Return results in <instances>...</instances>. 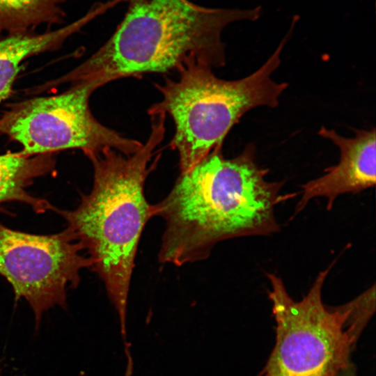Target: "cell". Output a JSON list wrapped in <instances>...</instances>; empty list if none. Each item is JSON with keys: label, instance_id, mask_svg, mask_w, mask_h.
<instances>
[{"label": "cell", "instance_id": "obj_1", "mask_svg": "<svg viewBox=\"0 0 376 376\" xmlns=\"http://www.w3.org/2000/svg\"><path fill=\"white\" fill-rule=\"evenodd\" d=\"M267 173L256 162L253 143L233 158L213 151L180 173L155 204L165 224L159 261L182 266L206 259L221 241L278 232L275 207L297 194L281 195L284 182L267 180Z\"/></svg>", "mask_w": 376, "mask_h": 376}, {"label": "cell", "instance_id": "obj_2", "mask_svg": "<svg viewBox=\"0 0 376 376\" xmlns=\"http://www.w3.org/2000/svg\"><path fill=\"white\" fill-rule=\"evenodd\" d=\"M164 114L150 116L151 130L142 147L127 155L106 148L88 156L93 164L91 191L81 194L73 210L55 207L77 241L86 251L92 269L103 282L119 318L126 341L127 307L139 241L149 220L157 216L155 204L144 187L159 155L152 162L166 132Z\"/></svg>", "mask_w": 376, "mask_h": 376}, {"label": "cell", "instance_id": "obj_3", "mask_svg": "<svg viewBox=\"0 0 376 376\" xmlns=\"http://www.w3.org/2000/svg\"><path fill=\"white\" fill-rule=\"evenodd\" d=\"M123 18L109 40L65 75L47 81L48 89L95 80L102 86L148 73L180 70L191 63L226 64L223 29L230 23L255 20L260 8L202 6L189 0H127Z\"/></svg>", "mask_w": 376, "mask_h": 376}, {"label": "cell", "instance_id": "obj_4", "mask_svg": "<svg viewBox=\"0 0 376 376\" xmlns=\"http://www.w3.org/2000/svg\"><path fill=\"white\" fill-rule=\"evenodd\" d=\"M293 26L274 52L256 71L237 80L217 77L210 66L191 63L183 67L177 79L165 77L155 86L162 100L148 115H169L175 126L169 143L179 156L180 173H185L210 152L221 150L231 128L248 111L260 106L274 108L288 84L277 83L272 74L281 63V51Z\"/></svg>", "mask_w": 376, "mask_h": 376}, {"label": "cell", "instance_id": "obj_5", "mask_svg": "<svg viewBox=\"0 0 376 376\" xmlns=\"http://www.w3.org/2000/svg\"><path fill=\"white\" fill-rule=\"evenodd\" d=\"M333 264L320 272L298 301L283 280L266 273L276 322V340L258 376H334L351 365L350 357L367 322L352 313L349 303L327 306L322 290Z\"/></svg>", "mask_w": 376, "mask_h": 376}, {"label": "cell", "instance_id": "obj_6", "mask_svg": "<svg viewBox=\"0 0 376 376\" xmlns=\"http://www.w3.org/2000/svg\"><path fill=\"white\" fill-rule=\"evenodd\" d=\"M101 86L95 80L79 81L61 93L12 104L0 116V133L28 155L79 149L88 157L106 148L132 155L143 143L102 125L90 109V97Z\"/></svg>", "mask_w": 376, "mask_h": 376}, {"label": "cell", "instance_id": "obj_7", "mask_svg": "<svg viewBox=\"0 0 376 376\" xmlns=\"http://www.w3.org/2000/svg\"><path fill=\"white\" fill-rule=\"evenodd\" d=\"M68 228L50 235L16 230L0 223V275L11 285L17 301L31 307L38 328L42 313L67 306V290L76 288L81 270L92 262Z\"/></svg>", "mask_w": 376, "mask_h": 376}, {"label": "cell", "instance_id": "obj_8", "mask_svg": "<svg viewBox=\"0 0 376 376\" xmlns=\"http://www.w3.org/2000/svg\"><path fill=\"white\" fill-rule=\"evenodd\" d=\"M355 136L345 138L334 130L322 127L320 136L332 141L340 150L338 163L324 170L323 175L308 181L301 188L293 217L302 211L314 198H327L331 210L336 198L347 193H359L376 182L375 129L354 130Z\"/></svg>", "mask_w": 376, "mask_h": 376}, {"label": "cell", "instance_id": "obj_9", "mask_svg": "<svg viewBox=\"0 0 376 376\" xmlns=\"http://www.w3.org/2000/svg\"><path fill=\"white\" fill-rule=\"evenodd\" d=\"M101 15L93 7L79 19L55 31L42 34L31 32L0 38V103L12 93L21 63L33 56L58 49L72 34Z\"/></svg>", "mask_w": 376, "mask_h": 376}, {"label": "cell", "instance_id": "obj_10", "mask_svg": "<svg viewBox=\"0 0 376 376\" xmlns=\"http://www.w3.org/2000/svg\"><path fill=\"white\" fill-rule=\"evenodd\" d=\"M54 153L28 155L7 153L0 155V212L10 202L28 205L36 214L54 211L48 201L32 195L28 190L35 179L51 175L56 171Z\"/></svg>", "mask_w": 376, "mask_h": 376}, {"label": "cell", "instance_id": "obj_11", "mask_svg": "<svg viewBox=\"0 0 376 376\" xmlns=\"http://www.w3.org/2000/svg\"><path fill=\"white\" fill-rule=\"evenodd\" d=\"M65 0H0V38L29 33L41 24L52 25L63 22Z\"/></svg>", "mask_w": 376, "mask_h": 376}, {"label": "cell", "instance_id": "obj_12", "mask_svg": "<svg viewBox=\"0 0 376 376\" xmlns=\"http://www.w3.org/2000/svg\"><path fill=\"white\" fill-rule=\"evenodd\" d=\"M125 355L127 359V363L125 371L124 376H132L133 372V359L130 351V349L125 350Z\"/></svg>", "mask_w": 376, "mask_h": 376}, {"label": "cell", "instance_id": "obj_13", "mask_svg": "<svg viewBox=\"0 0 376 376\" xmlns=\"http://www.w3.org/2000/svg\"><path fill=\"white\" fill-rule=\"evenodd\" d=\"M334 376H357L355 368L352 363L347 367L340 370Z\"/></svg>", "mask_w": 376, "mask_h": 376}]
</instances>
